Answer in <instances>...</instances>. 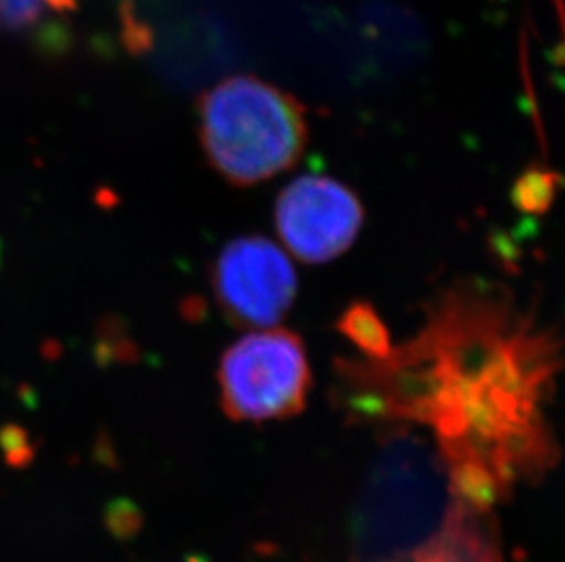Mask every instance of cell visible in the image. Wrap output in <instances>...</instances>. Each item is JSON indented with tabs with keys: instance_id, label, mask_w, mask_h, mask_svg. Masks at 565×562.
Wrapping results in <instances>:
<instances>
[{
	"instance_id": "7",
	"label": "cell",
	"mask_w": 565,
	"mask_h": 562,
	"mask_svg": "<svg viewBox=\"0 0 565 562\" xmlns=\"http://www.w3.org/2000/svg\"><path fill=\"white\" fill-rule=\"evenodd\" d=\"M339 327L366 355L379 358L388 356V331L379 318V314L366 303H355L348 309Z\"/></svg>"
},
{
	"instance_id": "9",
	"label": "cell",
	"mask_w": 565,
	"mask_h": 562,
	"mask_svg": "<svg viewBox=\"0 0 565 562\" xmlns=\"http://www.w3.org/2000/svg\"><path fill=\"white\" fill-rule=\"evenodd\" d=\"M188 562H205V561H203V559L194 558V559H189Z\"/></svg>"
},
{
	"instance_id": "8",
	"label": "cell",
	"mask_w": 565,
	"mask_h": 562,
	"mask_svg": "<svg viewBox=\"0 0 565 562\" xmlns=\"http://www.w3.org/2000/svg\"><path fill=\"white\" fill-rule=\"evenodd\" d=\"M551 194H553V180L550 174L539 170L523 175L514 191L518 205L525 210H544L550 205Z\"/></svg>"
},
{
	"instance_id": "4",
	"label": "cell",
	"mask_w": 565,
	"mask_h": 562,
	"mask_svg": "<svg viewBox=\"0 0 565 562\" xmlns=\"http://www.w3.org/2000/svg\"><path fill=\"white\" fill-rule=\"evenodd\" d=\"M364 210L347 185L324 175H302L278 196L275 224L289 252L310 266L344 255L363 227Z\"/></svg>"
},
{
	"instance_id": "6",
	"label": "cell",
	"mask_w": 565,
	"mask_h": 562,
	"mask_svg": "<svg viewBox=\"0 0 565 562\" xmlns=\"http://www.w3.org/2000/svg\"><path fill=\"white\" fill-rule=\"evenodd\" d=\"M79 0H0V30L10 33L54 32L55 19H64L77 10Z\"/></svg>"
},
{
	"instance_id": "1",
	"label": "cell",
	"mask_w": 565,
	"mask_h": 562,
	"mask_svg": "<svg viewBox=\"0 0 565 562\" xmlns=\"http://www.w3.org/2000/svg\"><path fill=\"white\" fill-rule=\"evenodd\" d=\"M200 143L233 185L253 186L294 169L310 127L297 97L255 75H231L198 101Z\"/></svg>"
},
{
	"instance_id": "2",
	"label": "cell",
	"mask_w": 565,
	"mask_h": 562,
	"mask_svg": "<svg viewBox=\"0 0 565 562\" xmlns=\"http://www.w3.org/2000/svg\"><path fill=\"white\" fill-rule=\"evenodd\" d=\"M218 386L230 419L266 422L299 414L311 388L302 339L277 327L242 336L220 360Z\"/></svg>"
},
{
	"instance_id": "3",
	"label": "cell",
	"mask_w": 565,
	"mask_h": 562,
	"mask_svg": "<svg viewBox=\"0 0 565 562\" xmlns=\"http://www.w3.org/2000/svg\"><path fill=\"white\" fill-rule=\"evenodd\" d=\"M213 287L220 307L233 322L269 329L294 305L299 278L288 255L264 236L225 245L214 261Z\"/></svg>"
},
{
	"instance_id": "5",
	"label": "cell",
	"mask_w": 565,
	"mask_h": 562,
	"mask_svg": "<svg viewBox=\"0 0 565 562\" xmlns=\"http://www.w3.org/2000/svg\"><path fill=\"white\" fill-rule=\"evenodd\" d=\"M405 562H502L497 542L480 531H441Z\"/></svg>"
}]
</instances>
